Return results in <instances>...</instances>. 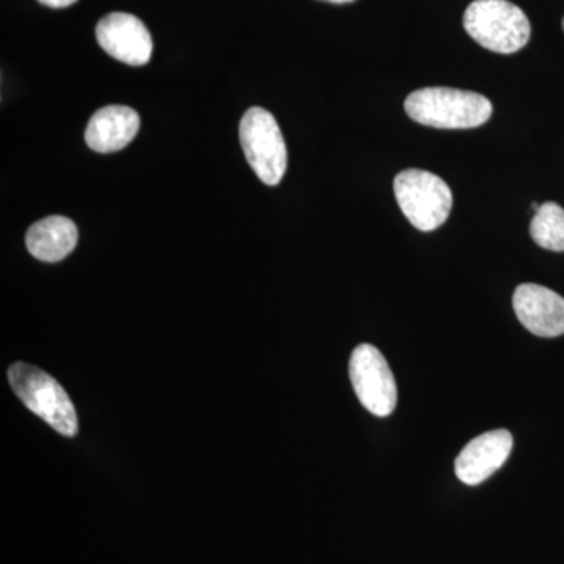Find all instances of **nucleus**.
Listing matches in <instances>:
<instances>
[{
	"mask_svg": "<svg viewBox=\"0 0 564 564\" xmlns=\"http://www.w3.org/2000/svg\"><path fill=\"white\" fill-rule=\"evenodd\" d=\"M411 120L434 129H474L489 121L492 104L474 91L447 87L422 88L404 101Z\"/></svg>",
	"mask_w": 564,
	"mask_h": 564,
	"instance_id": "1",
	"label": "nucleus"
},
{
	"mask_svg": "<svg viewBox=\"0 0 564 564\" xmlns=\"http://www.w3.org/2000/svg\"><path fill=\"white\" fill-rule=\"evenodd\" d=\"M11 389L33 414L55 432L73 437L79 432L76 408L55 378L31 364L17 362L9 369Z\"/></svg>",
	"mask_w": 564,
	"mask_h": 564,
	"instance_id": "2",
	"label": "nucleus"
},
{
	"mask_svg": "<svg viewBox=\"0 0 564 564\" xmlns=\"http://www.w3.org/2000/svg\"><path fill=\"white\" fill-rule=\"evenodd\" d=\"M464 29L485 50L514 54L529 43V18L508 0H475L463 18Z\"/></svg>",
	"mask_w": 564,
	"mask_h": 564,
	"instance_id": "3",
	"label": "nucleus"
},
{
	"mask_svg": "<svg viewBox=\"0 0 564 564\" xmlns=\"http://www.w3.org/2000/svg\"><path fill=\"white\" fill-rule=\"evenodd\" d=\"M393 193L404 217L422 232H432L447 221L454 206L451 187L436 174L404 170L393 180Z\"/></svg>",
	"mask_w": 564,
	"mask_h": 564,
	"instance_id": "4",
	"label": "nucleus"
},
{
	"mask_svg": "<svg viewBox=\"0 0 564 564\" xmlns=\"http://www.w3.org/2000/svg\"><path fill=\"white\" fill-rule=\"evenodd\" d=\"M240 143L259 180L270 187L280 184L288 170V150L273 115L251 107L240 122Z\"/></svg>",
	"mask_w": 564,
	"mask_h": 564,
	"instance_id": "5",
	"label": "nucleus"
},
{
	"mask_svg": "<svg viewBox=\"0 0 564 564\" xmlns=\"http://www.w3.org/2000/svg\"><path fill=\"white\" fill-rule=\"evenodd\" d=\"M350 380L359 402L377 417H388L397 406L395 378L377 347L362 344L350 358Z\"/></svg>",
	"mask_w": 564,
	"mask_h": 564,
	"instance_id": "6",
	"label": "nucleus"
},
{
	"mask_svg": "<svg viewBox=\"0 0 564 564\" xmlns=\"http://www.w3.org/2000/svg\"><path fill=\"white\" fill-rule=\"evenodd\" d=\"M96 40L110 57L126 65L143 66L151 61V33L133 14H107L96 28Z\"/></svg>",
	"mask_w": 564,
	"mask_h": 564,
	"instance_id": "7",
	"label": "nucleus"
},
{
	"mask_svg": "<svg viewBox=\"0 0 564 564\" xmlns=\"http://www.w3.org/2000/svg\"><path fill=\"white\" fill-rule=\"evenodd\" d=\"M513 451V434L492 430L470 441L455 459V474L464 485L477 486L500 469Z\"/></svg>",
	"mask_w": 564,
	"mask_h": 564,
	"instance_id": "8",
	"label": "nucleus"
},
{
	"mask_svg": "<svg viewBox=\"0 0 564 564\" xmlns=\"http://www.w3.org/2000/svg\"><path fill=\"white\" fill-rule=\"evenodd\" d=\"M513 310L518 321L534 336L564 334V299L544 285H519L513 295Z\"/></svg>",
	"mask_w": 564,
	"mask_h": 564,
	"instance_id": "9",
	"label": "nucleus"
},
{
	"mask_svg": "<svg viewBox=\"0 0 564 564\" xmlns=\"http://www.w3.org/2000/svg\"><path fill=\"white\" fill-rule=\"evenodd\" d=\"M140 129L135 110L124 106H107L96 111L88 121L85 141L88 148L102 154L124 150Z\"/></svg>",
	"mask_w": 564,
	"mask_h": 564,
	"instance_id": "10",
	"label": "nucleus"
},
{
	"mask_svg": "<svg viewBox=\"0 0 564 564\" xmlns=\"http://www.w3.org/2000/svg\"><path fill=\"white\" fill-rule=\"evenodd\" d=\"M79 240L74 221L62 215H52L31 226L25 245L33 258L43 262H61L76 248Z\"/></svg>",
	"mask_w": 564,
	"mask_h": 564,
	"instance_id": "11",
	"label": "nucleus"
},
{
	"mask_svg": "<svg viewBox=\"0 0 564 564\" xmlns=\"http://www.w3.org/2000/svg\"><path fill=\"white\" fill-rule=\"evenodd\" d=\"M530 236L544 250L564 251V209L556 203L541 204L530 223Z\"/></svg>",
	"mask_w": 564,
	"mask_h": 564,
	"instance_id": "12",
	"label": "nucleus"
},
{
	"mask_svg": "<svg viewBox=\"0 0 564 564\" xmlns=\"http://www.w3.org/2000/svg\"><path fill=\"white\" fill-rule=\"evenodd\" d=\"M39 2L50 7V9H66V7L76 3L77 0H39Z\"/></svg>",
	"mask_w": 564,
	"mask_h": 564,
	"instance_id": "13",
	"label": "nucleus"
},
{
	"mask_svg": "<svg viewBox=\"0 0 564 564\" xmlns=\"http://www.w3.org/2000/svg\"><path fill=\"white\" fill-rule=\"evenodd\" d=\"M322 2L337 3V6H343V3H351L355 0H322Z\"/></svg>",
	"mask_w": 564,
	"mask_h": 564,
	"instance_id": "14",
	"label": "nucleus"
},
{
	"mask_svg": "<svg viewBox=\"0 0 564 564\" xmlns=\"http://www.w3.org/2000/svg\"><path fill=\"white\" fill-rule=\"evenodd\" d=\"M563 31H564V18H563Z\"/></svg>",
	"mask_w": 564,
	"mask_h": 564,
	"instance_id": "15",
	"label": "nucleus"
}]
</instances>
